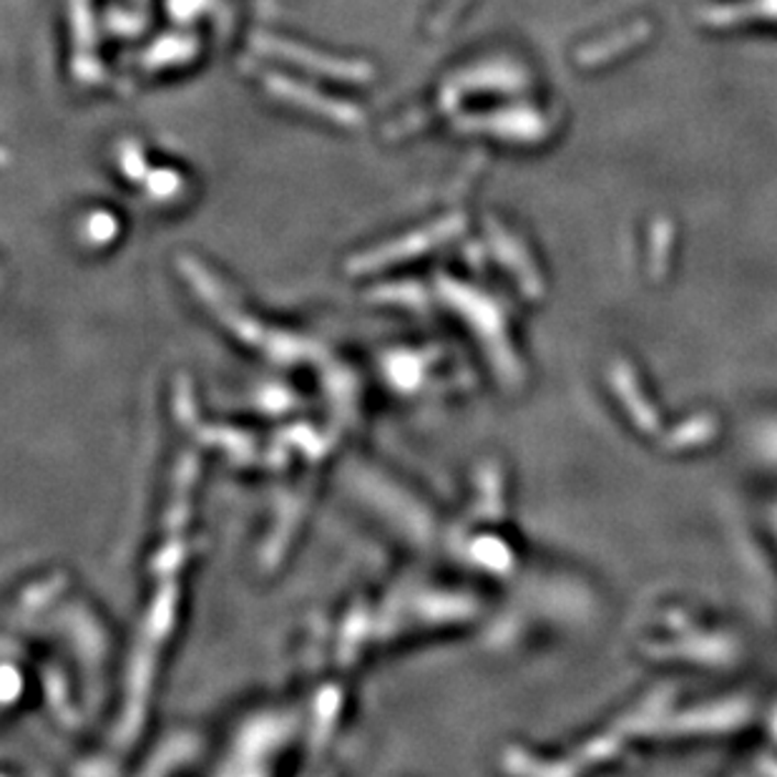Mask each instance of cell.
Returning <instances> with one entry per match:
<instances>
[{
  "label": "cell",
  "mask_w": 777,
  "mask_h": 777,
  "mask_svg": "<svg viewBox=\"0 0 777 777\" xmlns=\"http://www.w3.org/2000/svg\"><path fill=\"white\" fill-rule=\"evenodd\" d=\"M257 46L269 51V54L285 56L287 60H292V64H297V66L312 68V71H322V74H333L335 78H365L360 74H368V68L360 66V64H343V60H335V58H322L320 54H312V51L300 48V46H295V43H287V41L259 38Z\"/></svg>",
  "instance_id": "6da1fadb"
}]
</instances>
